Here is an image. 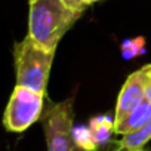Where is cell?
<instances>
[{"label": "cell", "instance_id": "10", "mask_svg": "<svg viewBox=\"0 0 151 151\" xmlns=\"http://www.w3.org/2000/svg\"><path fill=\"white\" fill-rule=\"evenodd\" d=\"M122 56L124 59H133L136 56H141L145 53V39L144 37H136V39H129V40H124L122 43Z\"/></svg>", "mask_w": 151, "mask_h": 151}, {"label": "cell", "instance_id": "8", "mask_svg": "<svg viewBox=\"0 0 151 151\" xmlns=\"http://www.w3.org/2000/svg\"><path fill=\"white\" fill-rule=\"evenodd\" d=\"M150 139H151V122L147 123L145 126L139 127L138 130H133L130 133L122 135V139H119L116 142V145L130 151V150L142 148Z\"/></svg>", "mask_w": 151, "mask_h": 151}, {"label": "cell", "instance_id": "1", "mask_svg": "<svg viewBox=\"0 0 151 151\" xmlns=\"http://www.w3.org/2000/svg\"><path fill=\"white\" fill-rule=\"evenodd\" d=\"M80 17L82 14L68 9L61 0H36L30 3L28 36L55 52L64 34Z\"/></svg>", "mask_w": 151, "mask_h": 151}, {"label": "cell", "instance_id": "12", "mask_svg": "<svg viewBox=\"0 0 151 151\" xmlns=\"http://www.w3.org/2000/svg\"><path fill=\"white\" fill-rule=\"evenodd\" d=\"M145 68V99L151 102V64L144 65Z\"/></svg>", "mask_w": 151, "mask_h": 151}, {"label": "cell", "instance_id": "5", "mask_svg": "<svg viewBox=\"0 0 151 151\" xmlns=\"http://www.w3.org/2000/svg\"><path fill=\"white\" fill-rule=\"evenodd\" d=\"M144 101H145V68L141 67L139 70L127 76L124 85L119 92L114 110V123L123 120L130 111H133Z\"/></svg>", "mask_w": 151, "mask_h": 151}, {"label": "cell", "instance_id": "7", "mask_svg": "<svg viewBox=\"0 0 151 151\" xmlns=\"http://www.w3.org/2000/svg\"><path fill=\"white\" fill-rule=\"evenodd\" d=\"M114 126H116L114 117L111 119L107 114L93 116L89 120V127H91V130L93 133V138H95L99 148L111 142V136H113V133H116Z\"/></svg>", "mask_w": 151, "mask_h": 151}, {"label": "cell", "instance_id": "3", "mask_svg": "<svg viewBox=\"0 0 151 151\" xmlns=\"http://www.w3.org/2000/svg\"><path fill=\"white\" fill-rule=\"evenodd\" d=\"M74 99L73 93L64 101L52 102L45 108L42 126L45 132L46 151H85L74 141Z\"/></svg>", "mask_w": 151, "mask_h": 151}, {"label": "cell", "instance_id": "15", "mask_svg": "<svg viewBox=\"0 0 151 151\" xmlns=\"http://www.w3.org/2000/svg\"><path fill=\"white\" fill-rule=\"evenodd\" d=\"M130 151H145L144 148H136V150H130Z\"/></svg>", "mask_w": 151, "mask_h": 151}, {"label": "cell", "instance_id": "13", "mask_svg": "<svg viewBox=\"0 0 151 151\" xmlns=\"http://www.w3.org/2000/svg\"><path fill=\"white\" fill-rule=\"evenodd\" d=\"M108 151H129V150H126V148H122V147L116 145L114 148H111V150H108Z\"/></svg>", "mask_w": 151, "mask_h": 151}, {"label": "cell", "instance_id": "6", "mask_svg": "<svg viewBox=\"0 0 151 151\" xmlns=\"http://www.w3.org/2000/svg\"><path fill=\"white\" fill-rule=\"evenodd\" d=\"M150 122H151V102L145 99L133 111H130L123 120L116 123L114 130L117 135H126L133 130H138L139 127L145 126Z\"/></svg>", "mask_w": 151, "mask_h": 151}, {"label": "cell", "instance_id": "2", "mask_svg": "<svg viewBox=\"0 0 151 151\" xmlns=\"http://www.w3.org/2000/svg\"><path fill=\"white\" fill-rule=\"evenodd\" d=\"M53 56L55 52L47 50L30 36L17 42L14 46L17 85L46 95Z\"/></svg>", "mask_w": 151, "mask_h": 151}, {"label": "cell", "instance_id": "4", "mask_svg": "<svg viewBox=\"0 0 151 151\" xmlns=\"http://www.w3.org/2000/svg\"><path fill=\"white\" fill-rule=\"evenodd\" d=\"M45 111V93L24 86H15L12 91L5 114L3 124L8 132L22 133L36 122L42 120Z\"/></svg>", "mask_w": 151, "mask_h": 151}, {"label": "cell", "instance_id": "14", "mask_svg": "<svg viewBox=\"0 0 151 151\" xmlns=\"http://www.w3.org/2000/svg\"><path fill=\"white\" fill-rule=\"evenodd\" d=\"M88 2V5L91 6V5H93V3H98V2H101V0H86Z\"/></svg>", "mask_w": 151, "mask_h": 151}, {"label": "cell", "instance_id": "9", "mask_svg": "<svg viewBox=\"0 0 151 151\" xmlns=\"http://www.w3.org/2000/svg\"><path fill=\"white\" fill-rule=\"evenodd\" d=\"M73 135H74L76 144H77L82 150H85V151H98L99 150L89 124L88 126H74Z\"/></svg>", "mask_w": 151, "mask_h": 151}, {"label": "cell", "instance_id": "11", "mask_svg": "<svg viewBox=\"0 0 151 151\" xmlns=\"http://www.w3.org/2000/svg\"><path fill=\"white\" fill-rule=\"evenodd\" d=\"M61 2L68 8V9H71V11H74V12H79V14H85V11L88 9V2L86 0H61Z\"/></svg>", "mask_w": 151, "mask_h": 151}, {"label": "cell", "instance_id": "16", "mask_svg": "<svg viewBox=\"0 0 151 151\" xmlns=\"http://www.w3.org/2000/svg\"><path fill=\"white\" fill-rule=\"evenodd\" d=\"M28 2H30V3H33V2H36V0H28Z\"/></svg>", "mask_w": 151, "mask_h": 151}]
</instances>
